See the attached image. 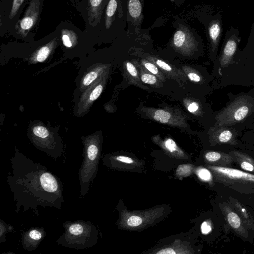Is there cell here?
<instances>
[{
    "label": "cell",
    "instance_id": "cell-1",
    "mask_svg": "<svg viewBox=\"0 0 254 254\" xmlns=\"http://www.w3.org/2000/svg\"><path fill=\"white\" fill-rule=\"evenodd\" d=\"M12 174L8 173L7 183L16 202L15 211L33 210L40 217L38 207L61 209L64 202L63 183L45 166L34 162L16 151L11 159Z\"/></svg>",
    "mask_w": 254,
    "mask_h": 254
},
{
    "label": "cell",
    "instance_id": "cell-2",
    "mask_svg": "<svg viewBox=\"0 0 254 254\" xmlns=\"http://www.w3.org/2000/svg\"><path fill=\"white\" fill-rule=\"evenodd\" d=\"M214 75L217 87L233 85L254 88V19L245 47L239 48L228 66Z\"/></svg>",
    "mask_w": 254,
    "mask_h": 254
},
{
    "label": "cell",
    "instance_id": "cell-3",
    "mask_svg": "<svg viewBox=\"0 0 254 254\" xmlns=\"http://www.w3.org/2000/svg\"><path fill=\"white\" fill-rule=\"evenodd\" d=\"M229 101L215 112V124L230 126L239 133L254 129V88L247 92H228Z\"/></svg>",
    "mask_w": 254,
    "mask_h": 254
},
{
    "label": "cell",
    "instance_id": "cell-4",
    "mask_svg": "<svg viewBox=\"0 0 254 254\" xmlns=\"http://www.w3.org/2000/svg\"><path fill=\"white\" fill-rule=\"evenodd\" d=\"M64 233L56 240L58 245L71 249H84L93 247L98 239V231L90 221H65Z\"/></svg>",
    "mask_w": 254,
    "mask_h": 254
},
{
    "label": "cell",
    "instance_id": "cell-5",
    "mask_svg": "<svg viewBox=\"0 0 254 254\" xmlns=\"http://www.w3.org/2000/svg\"><path fill=\"white\" fill-rule=\"evenodd\" d=\"M100 150L99 144L91 142L86 145L83 155V161L78 171L80 187V198L83 199L89 190L98 171Z\"/></svg>",
    "mask_w": 254,
    "mask_h": 254
},
{
    "label": "cell",
    "instance_id": "cell-6",
    "mask_svg": "<svg viewBox=\"0 0 254 254\" xmlns=\"http://www.w3.org/2000/svg\"><path fill=\"white\" fill-rule=\"evenodd\" d=\"M241 39L238 27H231L226 32L220 51L214 61V74L230 63L239 48Z\"/></svg>",
    "mask_w": 254,
    "mask_h": 254
},
{
    "label": "cell",
    "instance_id": "cell-7",
    "mask_svg": "<svg viewBox=\"0 0 254 254\" xmlns=\"http://www.w3.org/2000/svg\"><path fill=\"white\" fill-rule=\"evenodd\" d=\"M141 110L146 117L156 122L174 127H187L185 115L178 109L168 107L158 109L145 107Z\"/></svg>",
    "mask_w": 254,
    "mask_h": 254
},
{
    "label": "cell",
    "instance_id": "cell-8",
    "mask_svg": "<svg viewBox=\"0 0 254 254\" xmlns=\"http://www.w3.org/2000/svg\"><path fill=\"white\" fill-rule=\"evenodd\" d=\"M172 45L178 53L191 56L198 51L199 43L193 34L187 27L180 25L173 35Z\"/></svg>",
    "mask_w": 254,
    "mask_h": 254
},
{
    "label": "cell",
    "instance_id": "cell-9",
    "mask_svg": "<svg viewBox=\"0 0 254 254\" xmlns=\"http://www.w3.org/2000/svg\"><path fill=\"white\" fill-rule=\"evenodd\" d=\"M223 13L221 10L208 16L206 23L210 59L214 62L217 57L218 48L223 34Z\"/></svg>",
    "mask_w": 254,
    "mask_h": 254
},
{
    "label": "cell",
    "instance_id": "cell-10",
    "mask_svg": "<svg viewBox=\"0 0 254 254\" xmlns=\"http://www.w3.org/2000/svg\"><path fill=\"white\" fill-rule=\"evenodd\" d=\"M41 0H31L23 18L17 23V32L26 36L36 24L40 13Z\"/></svg>",
    "mask_w": 254,
    "mask_h": 254
},
{
    "label": "cell",
    "instance_id": "cell-11",
    "mask_svg": "<svg viewBox=\"0 0 254 254\" xmlns=\"http://www.w3.org/2000/svg\"><path fill=\"white\" fill-rule=\"evenodd\" d=\"M239 132L230 126L214 125L208 130L211 140L220 144L235 142V138Z\"/></svg>",
    "mask_w": 254,
    "mask_h": 254
},
{
    "label": "cell",
    "instance_id": "cell-12",
    "mask_svg": "<svg viewBox=\"0 0 254 254\" xmlns=\"http://www.w3.org/2000/svg\"><path fill=\"white\" fill-rule=\"evenodd\" d=\"M46 236L42 227H33L23 231L21 236V243L23 249L32 251L35 250Z\"/></svg>",
    "mask_w": 254,
    "mask_h": 254
},
{
    "label": "cell",
    "instance_id": "cell-13",
    "mask_svg": "<svg viewBox=\"0 0 254 254\" xmlns=\"http://www.w3.org/2000/svg\"><path fill=\"white\" fill-rule=\"evenodd\" d=\"M146 58L155 64L164 73L166 77H169L178 82H185L187 77L182 69L177 68L165 61L152 55H147Z\"/></svg>",
    "mask_w": 254,
    "mask_h": 254
},
{
    "label": "cell",
    "instance_id": "cell-14",
    "mask_svg": "<svg viewBox=\"0 0 254 254\" xmlns=\"http://www.w3.org/2000/svg\"><path fill=\"white\" fill-rule=\"evenodd\" d=\"M109 0H89L88 18L89 23L92 27L100 22L103 10Z\"/></svg>",
    "mask_w": 254,
    "mask_h": 254
},
{
    "label": "cell",
    "instance_id": "cell-15",
    "mask_svg": "<svg viewBox=\"0 0 254 254\" xmlns=\"http://www.w3.org/2000/svg\"><path fill=\"white\" fill-rule=\"evenodd\" d=\"M123 69L125 77L129 84L138 86L144 90L149 89L141 82L138 70L132 62L128 60L124 61Z\"/></svg>",
    "mask_w": 254,
    "mask_h": 254
},
{
    "label": "cell",
    "instance_id": "cell-16",
    "mask_svg": "<svg viewBox=\"0 0 254 254\" xmlns=\"http://www.w3.org/2000/svg\"><path fill=\"white\" fill-rule=\"evenodd\" d=\"M132 63L135 65L141 82L154 88H159L163 86V83L160 79L147 70L136 60H133Z\"/></svg>",
    "mask_w": 254,
    "mask_h": 254
},
{
    "label": "cell",
    "instance_id": "cell-17",
    "mask_svg": "<svg viewBox=\"0 0 254 254\" xmlns=\"http://www.w3.org/2000/svg\"><path fill=\"white\" fill-rule=\"evenodd\" d=\"M210 168L213 171L230 179L254 182V175L240 170L221 167H210Z\"/></svg>",
    "mask_w": 254,
    "mask_h": 254
},
{
    "label": "cell",
    "instance_id": "cell-18",
    "mask_svg": "<svg viewBox=\"0 0 254 254\" xmlns=\"http://www.w3.org/2000/svg\"><path fill=\"white\" fill-rule=\"evenodd\" d=\"M152 139L155 143L170 153L179 155L184 154L175 141L170 137H166L163 140L159 135H155L152 137Z\"/></svg>",
    "mask_w": 254,
    "mask_h": 254
},
{
    "label": "cell",
    "instance_id": "cell-19",
    "mask_svg": "<svg viewBox=\"0 0 254 254\" xmlns=\"http://www.w3.org/2000/svg\"><path fill=\"white\" fill-rule=\"evenodd\" d=\"M181 69L191 82L202 85L206 82V78L198 70L188 66H183Z\"/></svg>",
    "mask_w": 254,
    "mask_h": 254
},
{
    "label": "cell",
    "instance_id": "cell-20",
    "mask_svg": "<svg viewBox=\"0 0 254 254\" xmlns=\"http://www.w3.org/2000/svg\"><path fill=\"white\" fill-rule=\"evenodd\" d=\"M121 0H109L105 13V27L109 29L114 19V15Z\"/></svg>",
    "mask_w": 254,
    "mask_h": 254
},
{
    "label": "cell",
    "instance_id": "cell-21",
    "mask_svg": "<svg viewBox=\"0 0 254 254\" xmlns=\"http://www.w3.org/2000/svg\"><path fill=\"white\" fill-rule=\"evenodd\" d=\"M139 63L147 70L155 75L162 81H166V76L155 64L146 58H142Z\"/></svg>",
    "mask_w": 254,
    "mask_h": 254
},
{
    "label": "cell",
    "instance_id": "cell-22",
    "mask_svg": "<svg viewBox=\"0 0 254 254\" xmlns=\"http://www.w3.org/2000/svg\"><path fill=\"white\" fill-rule=\"evenodd\" d=\"M57 38L39 48L34 55V59L37 62H43L48 57L56 44Z\"/></svg>",
    "mask_w": 254,
    "mask_h": 254
},
{
    "label": "cell",
    "instance_id": "cell-23",
    "mask_svg": "<svg viewBox=\"0 0 254 254\" xmlns=\"http://www.w3.org/2000/svg\"><path fill=\"white\" fill-rule=\"evenodd\" d=\"M184 105L189 112L198 117H202L205 114L203 105L198 101L185 100Z\"/></svg>",
    "mask_w": 254,
    "mask_h": 254
},
{
    "label": "cell",
    "instance_id": "cell-24",
    "mask_svg": "<svg viewBox=\"0 0 254 254\" xmlns=\"http://www.w3.org/2000/svg\"><path fill=\"white\" fill-rule=\"evenodd\" d=\"M61 32L62 41L65 47L71 48L76 44L77 37L73 31L68 29H63Z\"/></svg>",
    "mask_w": 254,
    "mask_h": 254
},
{
    "label": "cell",
    "instance_id": "cell-25",
    "mask_svg": "<svg viewBox=\"0 0 254 254\" xmlns=\"http://www.w3.org/2000/svg\"><path fill=\"white\" fill-rule=\"evenodd\" d=\"M128 8L130 15L134 20L141 18L142 5L139 0H129Z\"/></svg>",
    "mask_w": 254,
    "mask_h": 254
},
{
    "label": "cell",
    "instance_id": "cell-26",
    "mask_svg": "<svg viewBox=\"0 0 254 254\" xmlns=\"http://www.w3.org/2000/svg\"><path fill=\"white\" fill-rule=\"evenodd\" d=\"M14 230L12 225L7 224L4 221L0 219V243L5 242V235Z\"/></svg>",
    "mask_w": 254,
    "mask_h": 254
},
{
    "label": "cell",
    "instance_id": "cell-27",
    "mask_svg": "<svg viewBox=\"0 0 254 254\" xmlns=\"http://www.w3.org/2000/svg\"><path fill=\"white\" fill-rule=\"evenodd\" d=\"M33 133L36 136L41 139H46L49 135L48 130L42 126H35L33 129Z\"/></svg>",
    "mask_w": 254,
    "mask_h": 254
},
{
    "label": "cell",
    "instance_id": "cell-28",
    "mask_svg": "<svg viewBox=\"0 0 254 254\" xmlns=\"http://www.w3.org/2000/svg\"><path fill=\"white\" fill-rule=\"evenodd\" d=\"M102 68H100L98 70H94L90 72L84 77L83 80V84L84 86L89 85L98 76L99 73L101 72Z\"/></svg>",
    "mask_w": 254,
    "mask_h": 254
},
{
    "label": "cell",
    "instance_id": "cell-29",
    "mask_svg": "<svg viewBox=\"0 0 254 254\" xmlns=\"http://www.w3.org/2000/svg\"><path fill=\"white\" fill-rule=\"evenodd\" d=\"M227 219L230 225L234 228H238L241 224V221L238 215L234 212H230L228 214Z\"/></svg>",
    "mask_w": 254,
    "mask_h": 254
},
{
    "label": "cell",
    "instance_id": "cell-30",
    "mask_svg": "<svg viewBox=\"0 0 254 254\" xmlns=\"http://www.w3.org/2000/svg\"><path fill=\"white\" fill-rule=\"evenodd\" d=\"M192 168V166L190 164L181 165L177 169V174L182 177L188 176L191 173Z\"/></svg>",
    "mask_w": 254,
    "mask_h": 254
},
{
    "label": "cell",
    "instance_id": "cell-31",
    "mask_svg": "<svg viewBox=\"0 0 254 254\" xmlns=\"http://www.w3.org/2000/svg\"><path fill=\"white\" fill-rule=\"evenodd\" d=\"M24 0H13L9 14L10 19H12L16 15Z\"/></svg>",
    "mask_w": 254,
    "mask_h": 254
},
{
    "label": "cell",
    "instance_id": "cell-32",
    "mask_svg": "<svg viewBox=\"0 0 254 254\" xmlns=\"http://www.w3.org/2000/svg\"><path fill=\"white\" fill-rule=\"evenodd\" d=\"M198 177L205 181H209L211 179L212 176L210 171L204 168H200L197 171Z\"/></svg>",
    "mask_w": 254,
    "mask_h": 254
},
{
    "label": "cell",
    "instance_id": "cell-33",
    "mask_svg": "<svg viewBox=\"0 0 254 254\" xmlns=\"http://www.w3.org/2000/svg\"><path fill=\"white\" fill-rule=\"evenodd\" d=\"M103 89V86L102 84L97 86L91 92L90 96V100L93 101L96 100L101 95Z\"/></svg>",
    "mask_w": 254,
    "mask_h": 254
},
{
    "label": "cell",
    "instance_id": "cell-34",
    "mask_svg": "<svg viewBox=\"0 0 254 254\" xmlns=\"http://www.w3.org/2000/svg\"><path fill=\"white\" fill-rule=\"evenodd\" d=\"M221 155L220 153L215 151H210L205 154L206 159L210 162L218 160L221 158Z\"/></svg>",
    "mask_w": 254,
    "mask_h": 254
},
{
    "label": "cell",
    "instance_id": "cell-35",
    "mask_svg": "<svg viewBox=\"0 0 254 254\" xmlns=\"http://www.w3.org/2000/svg\"><path fill=\"white\" fill-rule=\"evenodd\" d=\"M114 159L127 164H131L134 162V160L132 158L122 155L117 156L114 157Z\"/></svg>",
    "mask_w": 254,
    "mask_h": 254
},
{
    "label": "cell",
    "instance_id": "cell-36",
    "mask_svg": "<svg viewBox=\"0 0 254 254\" xmlns=\"http://www.w3.org/2000/svg\"><path fill=\"white\" fill-rule=\"evenodd\" d=\"M201 232L203 234H206L209 233L211 230V226L207 222H204L201 225Z\"/></svg>",
    "mask_w": 254,
    "mask_h": 254
},
{
    "label": "cell",
    "instance_id": "cell-37",
    "mask_svg": "<svg viewBox=\"0 0 254 254\" xmlns=\"http://www.w3.org/2000/svg\"><path fill=\"white\" fill-rule=\"evenodd\" d=\"M242 168L245 170L252 171L254 170L253 166L248 162L244 161L241 164Z\"/></svg>",
    "mask_w": 254,
    "mask_h": 254
}]
</instances>
